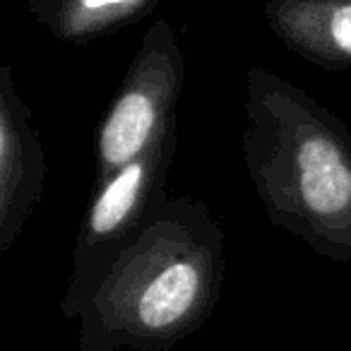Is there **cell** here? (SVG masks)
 <instances>
[{
  "label": "cell",
  "mask_w": 351,
  "mask_h": 351,
  "mask_svg": "<svg viewBox=\"0 0 351 351\" xmlns=\"http://www.w3.org/2000/svg\"><path fill=\"white\" fill-rule=\"evenodd\" d=\"M29 118L12 65L5 63L0 68V255L20 239L44 193L46 156Z\"/></svg>",
  "instance_id": "cell-5"
},
{
  "label": "cell",
  "mask_w": 351,
  "mask_h": 351,
  "mask_svg": "<svg viewBox=\"0 0 351 351\" xmlns=\"http://www.w3.org/2000/svg\"><path fill=\"white\" fill-rule=\"evenodd\" d=\"M224 231L193 195L166 197L77 315L80 351H171L215 313Z\"/></svg>",
  "instance_id": "cell-1"
},
{
  "label": "cell",
  "mask_w": 351,
  "mask_h": 351,
  "mask_svg": "<svg viewBox=\"0 0 351 351\" xmlns=\"http://www.w3.org/2000/svg\"><path fill=\"white\" fill-rule=\"evenodd\" d=\"M265 20L303 60L330 73L351 70V0H267Z\"/></svg>",
  "instance_id": "cell-6"
},
{
  "label": "cell",
  "mask_w": 351,
  "mask_h": 351,
  "mask_svg": "<svg viewBox=\"0 0 351 351\" xmlns=\"http://www.w3.org/2000/svg\"><path fill=\"white\" fill-rule=\"evenodd\" d=\"M156 3L159 0H29V10L53 36L84 44L140 20Z\"/></svg>",
  "instance_id": "cell-7"
},
{
  "label": "cell",
  "mask_w": 351,
  "mask_h": 351,
  "mask_svg": "<svg viewBox=\"0 0 351 351\" xmlns=\"http://www.w3.org/2000/svg\"><path fill=\"white\" fill-rule=\"evenodd\" d=\"M176 147L178 132L173 128L142 156L128 161L104 181H94V195L80 224L73 269L60 301L65 320H77L84 303L166 200L164 188Z\"/></svg>",
  "instance_id": "cell-3"
},
{
  "label": "cell",
  "mask_w": 351,
  "mask_h": 351,
  "mask_svg": "<svg viewBox=\"0 0 351 351\" xmlns=\"http://www.w3.org/2000/svg\"><path fill=\"white\" fill-rule=\"evenodd\" d=\"M243 161L265 215L332 263L351 260V132L298 84L245 73Z\"/></svg>",
  "instance_id": "cell-2"
},
{
  "label": "cell",
  "mask_w": 351,
  "mask_h": 351,
  "mask_svg": "<svg viewBox=\"0 0 351 351\" xmlns=\"http://www.w3.org/2000/svg\"><path fill=\"white\" fill-rule=\"evenodd\" d=\"M186 77V56L169 20L145 32L121 87L94 135L97 181L142 156L176 128Z\"/></svg>",
  "instance_id": "cell-4"
}]
</instances>
